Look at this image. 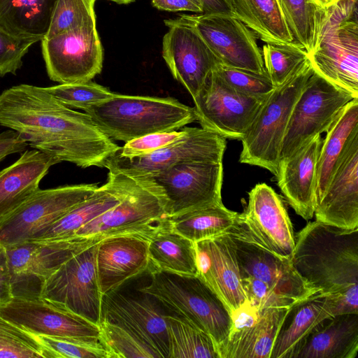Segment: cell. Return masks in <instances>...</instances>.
<instances>
[{
  "mask_svg": "<svg viewBox=\"0 0 358 358\" xmlns=\"http://www.w3.org/2000/svg\"><path fill=\"white\" fill-rule=\"evenodd\" d=\"M0 124L32 149L83 169L104 167L120 149L87 114L66 107L43 87L20 84L3 90Z\"/></svg>",
  "mask_w": 358,
  "mask_h": 358,
  "instance_id": "1",
  "label": "cell"
},
{
  "mask_svg": "<svg viewBox=\"0 0 358 358\" xmlns=\"http://www.w3.org/2000/svg\"><path fill=\"white\" fill-rule=\"evenodd\" d=\"M291 261L307 283L328 295L333 315L358 313V227L310 222L297 234Z\"/></svg>",
  "mask_w": 358,
  "mask_h": 358,
  "instance_id": "2",
  "label": "cell"
},
{
  "mask_svg": "<svg viewBox=\"0 0 358 358\" xmlns=\"http://www.w3.org/2000/svg\"><path fill=\"white\" fill-rule=\"evenodd\" d=\"M110 139L125 143L172 131L197 120L194 108L173 98L116 94L83 110Z\"/></svg>",
  "mask_w": 358,
  "mask_h": 358,
  "instance_id": "3",
  "label": "cell"
},
{
  "mask_svg": "<svg viewBox=\"0 0 358 358\" xmlns=\"http://www.w3.org/2000/svg\"><path fill=\"white\" fill-rule=\"evenodd\" d=\"M150 282L138 289L206 332L220 358L232 331L231 311L199 275L149 269Z\"/></svg>",
  "mask_w": 358,
  "mask_h": 358,
  "instance_id": "4",
  "label": "cell"
},
{
  "mask_svg": "<svg viewBox=\"0 0 358 358\" xmlns=\"http://www.w3.org/2000/svg\"><path fill=\"white\" fill-rule=\"evenodd\" d=\"M308 58L315 72L358 97L357 0H336L325 9L317 45Z\"/></svg>",
  "mask_w": 358,
  "mask_h": 358,
  "instance_id": "5",
  "label": "cell"
},
{
  "mask_svg": "<svg viewBox=\"0 0 358 358\" xmlns=\"http://www.w3.org/2000/svg\"><path fill=\"white\" fill-rule=\"evenodd\" d=\"M313 72L309 62L268 96L241 140V163L259 166L277 175L293 107Z\"/></svg>",
  "mask_w": 358,
  "mask_h": 358,
  "instance_id": "6",
  "label": "cell"
},
{
  "mask_svg": "<svg viewBox=\"0 0 358 358\" xmlns=\"http://www.w3.org/2000/svg\"><path fill=\"white\" fill-rule=\"evenodd\" d=\"M169 218L165 197L152 185L134 179L118 204L80 227L75 236L103 239L126 234L150 240L170 229Z\"/></svg>",
  "mask_w": 358,
  "mask_h": 358,
  "instance_id": "7",
  "label": "cell"
},
{
  "mask_svg": "<svg viewBox=\"0 0 358 358\" xmlns=\"http://www.w3.org/2000/svg\"><path fill=\"white\" fill-rule=\"evenodd\" d=\"M102 239H32L5 247L13 298L38 299L45 280L64 262Z\"/></svg>",
  "mask_w": 358,
  "mask_h": 358,
  "instance_id": "8",
  "label": "cell"
},
{
  "mask_svg": "<svg viewBox=\"0 0 358 358\" xmlns=\"http://www.w3.org/2000/svg\"><path fill=\"white\" fill-rule=\"evenodd\" d=\"M136 180L152 185L165 197L169 217L222 203V162H182Z\"/></svg>",
  "mask_w": 358,
  "mask_h": 358,
  "instance_id": "9",
  "label": "cell"
},
{
  "mask_svg": "<svg viewBox=\"0 0 358 358\" xmlns=\"http://www.w3.org/2000/svg\"><path fill=\"white\" fill-rule=\"evenodd\" d=\"M231 240L240 276L258 280L287 299L292 305L320 290L297 273L291 259L280 257L262 245L239 217L227 231Z\"/></svg>",
  "mask_w": 358,
  "mask_h": 358,
  "instance_id": "10",
  "label": "cell"
},
{
  "mask_svg": "<svg viewBox=\"0 0 358 358\" xmlns=\"http://www.w3.org/2000/svg\"><path fill=\"white\" fill-rule=\"evenodd\" d=\"M98 187L97 183H92L38 189L0 219V244L7 247L34 239Z\"/></svg>",
  "mask_w": 358,
  "mask_h": 358,
  "instance_id": "11",
  "label": "cell"
},
{
  "mask_svg": "<svg viewBox=\"0 0 358 358\" xmlns=\"http://www.w3.org/2000/svg\"><path fill=\"white\" fill-rule=\"evenodd\" d=\"M355 97L314 71L297 99L282 141L280 160L330 127L341 110Z\"/></svg>",
  "mask_w": 358,
  "mask_h": 358,
  "instance_id": "12",
  "label": "cell"
},
{
  "mask_svg": "<svg viewBox=\"0 0 358 358\" xmlns=\"http://www.w3.org/2000/svg\"><path fill=\"white\" fill-rule=\"evenodd\" d=\"M99 243L64 262L45 280L41 294V298L98 325L103 297L96 271Z\"/></svg>",
  "mask_w": 358,
  "mask_h": 358,
  "instance_id": "13",
  "label": "cell"
},
{
  "mask_svg": "<svg viewBox=\"0 0 358 358\" xmlns=\"http://www.w3.org/2000/svg\"><path fill=\"white\" fill-rule=\"evenodd\" d=\"M41 41L51 80L59 84L83 83L101 73L103 50L96 21Z\"/></svg>",
  "mask_w": 358,
  "mask_h": 358,
  "instance_id": "14",
  "label": "cell"
},
{
  "mask_svg": "<svg viewBox=\"0 0 358 358\" xmlns=\"http://www.w3.org/2000/svg\"><path fill=\"white\" fill-rule=\"evenodd\" d=\"M185 133L177 141L148 155L127 158L117 152L105 163L113 173H121L134 179L159 173L175 164L192 161L222 162L227 139L213 131L185 127Z\"/></svg>",
  "mask_w": 358,
  "mask_h": 358,
  "instance_id": "15",
  "label": "cell"
},
{
  "mask_svg": "<svg viewBox=\"0 0 358 358\" xmlns=\"http://www.w3.org/2000/svg\"><path fill=\"white\" fill-rule=\"evenodd\" d=\"M266 98L251 96L233 90L213 70L193 99L196 121L202 128L226 139L241 141Z\"/></svg>",
  "mask_w": 358,
  "mask_h": 358,
  "instance_id": "16",
  "label": "cell"
},
{
  "mask_svg": "<svg viewBox=\"0 0 358 358\" xmlns=\"http://www.w3.org/2000/svg\"><path fill=\"white\" fill-rule=\"evenodd\" d=\"M204 40L218 62L267 75L257 36L231 14L180 15Z\"/></svg>",
  "mask_w": 358,
  "mask_h": 358,
  "instance_id": "17",
  "label": "cell"
},
{
  "mask_svg": "<svg viewBox=\"0 0 358 358\" xmlns=\"http://www.w3.org/2000/svg\"><path fill=\"white\" fill-rule=\"evenodd\" d=\"M169 27L162 41V57L173 78L194 99L209 79L218 61L204 40L180 17L166 20Z\"/></svg>",
  "mask_w": 358,
  "mask_h": 358,
  "instance_id": "18",
  "label": "cell"
},
{
  "mask_svg": "<svg viewBox=\"0 0 358 358\" xmlns=\"http://www.w3.org/2000/svg\"><path fill=\"white\" fill-rule=\"evenodd\" d=\"M0 316L34 336L99 340L98 324L41 297L13 298Z\"/></svg>",
  "mask_w": 358,
  "mask_h": 358,
  "instance_id": "19",
  "label": "cell"
},
{
  "mask_svg": "<svg viewBox=\"0 0 358 358\" xmlns=\"http://www.w3.org/2000/svg\"><path fill=\"white\" fill-rule=\"evenodd\" d=\"M240 219L251 234L275 255L291 259L295 248L292 222L281 196L266 183L248 192Z\"/></svg>",
  "mask_w": 358,
  "mask_h": 358,
  "instance_id": "20",
  "label": "cell"
},
{
  "mask_svg": "<svg viewBox=\"0 0 358 358\" xmlns=\"http://www.w3.org/2000/svg\"><path fill=\"white\" fill-rule=\"evenodd\" d=\"M314 215L315 220L328 225L358 227V130L349 138Z\"/></svg>",
  "mask_w": 358,
  "mask_h": 358,
  "instance_id": "21",
  "label": "cell"
},
{
  "mask_svg": "<svg viewBox=\"0 0 358 358\" xmlns=\"http://www.w3.org/2000/svg\"><path fill=\"white\" fill-rule=\"evenodd\" d=\"M141 294L134 296L115 290L103 295L101 318L121 325L160 357L167 358L169 345L165 314L159 310L151 296Z\"/></svg>",
  "mask_w": 358,
  "mask_h": 358,
  "instance_id": "22",
  "label": "cell"
},
{
  "mask_svg": "<svg viewBox=\"0 0 358 358\" xmlns=\"http://www.w3.org/2000/svg\"><path fill=\"white\" fill-rule=\"evenodd\" d=\"M194 244L198 275L222 299L233 315L247 301L227 232Z\"/></svg>",
  "mask_w": 358,
  "mask_h": 358,
  "instance_id": "23",
  "label": "cell"
},
{
  "mask_svg": "<svg viewBox=\"0 0 358 358\" xmlns=\"http://www.w3.org/2000/svg\"><path fill=\"white\" fill-rule=\"evenodd\" d=\"M149 241L125 234L109 236L99 243L96 271L102 296L149 269Z\"/></svg>",
  "mask_w": 358,
  "mask_h": 358,
  "instance_id": "24",
  "label": "cell"
},
{
  "mask_svg": "<svg viewBox=\"0 0 358 358\" xmlns=\"http://www.w3.org/2000/svg\"><path fill=\"white\" fill-rule=\"evenodd\" d=\"M321 135L281 159L275 176L277 185L288 203L304 220L314 215L317 170L322 145Z\"/></svg>",
  "mask_w": 358,
  "mask_h": 358,
  "instance_id": "25",
  "label": "cell"
},
{
  "mask_svg": "<svg viewBox=\"0 0 358 358\" xmlns=\"http://www.w3.org/2000/svg\"><path fill=\"white\" fill-rule=\"evenodd\" d=\"M134 179L121 173L108 171L106 182L41 232L34 239L67 238L99 215L118 204Z\"/></svg>",
  "mask_w": 358,
  "mask_h": 358,
  "instance_id": "26",
  "label": "cell"
},
{
  "mask_svg": "<svg viewBox=\"0 0 358 358\" xmlns=\"http://www.w3.org/2000/svg\"><path fill=\"white\" fill-rule=\"evenodd\" d=\"M331 316V301L321 291L292 304L280 325L270 358H295L308 336Z\"/></svg>",
  "mask_w": 358,
  "mask_h": 358,
  "instance_id": "27",
  "label": "cell"
},
{
  "mask_svg": "<svg viewBox=\"0 0 358 358\" xmlns=\"http://www.w3.org/2000/svg\"><path fill=\"white\" fill-rule=\"evenodd\" d=\"M58 161L39 150H26L19 159L0 171V219L39 188L41 180Z\"/></svg>",
  "mask_w": 358,
  "mask_h": 358,
  "instance_id": "28",
  "label": "cell"
},
{
  "mask_svg": "<svg viewBox=\"0 0 358 358\" xmlns=\"http://www.w3.org/2000/svg\"><path fill=\"white\" fill-rule=\"evenodd\" d=\"M358 313L329 317L308 336L295 358H356Z\"/></svg>",
  "mask_w": 358,
  "mask_h": 358,
  "instance_id": "29",
  "label": "cell"
},
{
  "mask_svg": "<svg viewBox=\"0 0 358 358\" xmlns=\"http://www.w3.org/2000/svg\"><path fill=\"white\" fill-rule=\"evenodd\" d=\"M287 308H267L259 310L252 324L231 331L220 358H270Z\"/></svg>",
  "mask_w": 358,
  "mask_h": 358,
  "instance_id": "30",
  "label": "cell"
},
{
  "mask_svg": "<svg viewBox=\"0 0 358 358\" xmlns=\"http://www.w3.org/2000/svg\"><path fill=\"white\" fill-rule=\"evenodd\" d=\"M230 13L262 41L272 43L294 42L278 0H224Z\"/></svg>",
  "mask_w": 358,
  "mask_h": 358,
  "instance_id": "31",
  "label": "cell"
},
{
  "mask_svg": "<svg viewBox=\"0 0 358 358\" xmlns=\"http://www.w3.org/2000/svg\"><path fill=\"white\" fill-rule=\"evenodd\" d=\"M57 0H0V27L21 38L43 40Z\"/></svg>",
  "mask_w": 358,
  "mask_h": 358,
  "instance_id": "32",
  "label": "cell"
},
{
  "mask_svg": "<svg viewBox=\"0 0 358 358\" xmlns=\"http://www.w3.org/2000/svg\"><path fill=\"white\" fill-rule=\"evenodd\" d=\"M357 130L358 98H354L341 110L322 141L317 162L316 202L326 191L349 138Z\"/></svg>",
  "mask_w": 358,
  "mask_h": 358,
  "instance_id": "33",
  "label": "cell"
},
{
  "mask_svg": "<svg viewBox=\"0 0 358 358\" xmlns=\"http://www.w3.org/2000/svg\"><path fill=\"white\" fill-rule=\"evenodd\" d=\"M148 253L149 269L198 275L194 243L170 229L159 232L149 241Z\"/></svg>",
  "mask_w": 358,
  "mask_h": 358,
  "instance_id": "34",
  "label": "cell"
},
{
  "mask_svg": "<svg viewBox=\"0 0 358 358\" xmlns=\"http://www.w3.org/2000/svg\"><path fill=\"white\" fill-rule=\"evenodd\" d=\"M238 214L222 202L171 216L169 228L196 243L226 232L236 222Z\"/></svg>",
  "mask_w": 358,
  "mask_h": 358,
  "instance_id": "35",
  "label": "cell"
},
{
  "mask_svg": "<svg viewBox=\"0 0 358 358\" xmlns=\"http://www.w3.org/2000/svg\"><path fill=\"white\" fill-rule=\"evenodd\" d=\"M167 358H220L211 337L204 331L176 315H166Z\"/></svg>",
  "mask_w": 358,
  "mask_h": 358,
  "instance_id": "36",
  "label": "cell"
},
{
  "mask_svg": "<svg viewBox=\"0 0 358 358\" xmlns=\"http://www.w3.org/2000/svg\"><path fill=\"white\" fill-rule=\"evenodd\" d=\"M294 42L308 55L315 48L325 10L314 0H278Z\"/></svg>",
  "mask_w": 358,
  "mask_h": 358,
  "instance_id": "37",
  "label": "cell"
},
{
  "mask_svg": "<svg viewBox=\"0 0 358 358\" xmlns=\"http://www.w3.org/2000/svg\"><path fill=\"white\" fill-rule=\"evenodd\" d=\"M262 53L265 70L274 87L282 85L310 62L308 52L294 42L266 43Z\"/></svg>",
  "mask_w": 358,
  "mask_h": 358,
  "instance_id": "38",
  "label": "cell"
},
{
  "mask_svg": "<svg viewBox=\"0 0 358 358\" xmlns=\"http://www.w3.org/2000/svg\"><path fill=\"white\" fill-rule=\"evenodd\" d=\"M99 328V340L108 358H160L135 334L117 323L101 318Z\"/></svg>",
  "mask_w": 358,
  "mask_h": 358,
  "instance_id": "39",
  "label": "cell"
},
{
  "mask_svg": "<svg viewBox=\"0 0 358 358\" xmlns=\"http://www.w3.org/2000/svg\"><path fill=\"white\" fill-rule=\"evenodd\" d=\"M0 357L52 358L34 336L0 316Z\"/></svg>",
  "mask_w": 358,
  "mask_h": 358,
  "instance_id": "40",
  "label": "cell"
},
{
  "mask_svg": "<svg viewBox=\"0 0 358 358\" xmlns=\"http://www.w3.org/2000/svg\"><path fill=\"white\" fill-rule=\"evenodd\" d=\"M96 0H57L45 38L51 37L96 21Z\"/></svg>",
  "mask_w": 358,
  "mask_h": 358,
  "instance_id": "41",
  "label": "cell"
},
{
  "mask_svg": "<svg viewBox=\"0 0 358 358\" xmlns=\"http://www.w3.org/2000/svg\"><path fill=\"white\" fill-rule=\"evenodd\" d=\"M43 87L66 107L83 110L91 105L105 101L115 94L105 87L91 80Z\"/></svg>",
  "mask_w": 358,
  "mask_h": 358,
  "instance_id": "42",
  "label": "cell"
},
{
  "mask_svg": "<svg viewBox=\"0 0 358 358\" xmlns=\"http://www.w3.org/2000/svg\"><path fill=\"white\" fill-rule=\"evenodd\" d=\"M214 71L229 87L245 95L266 98L275 89L268 75L227 66L219 62Z\"/></svg>",
  "mask_w": 358,
  "mask_h": 358,
  "instance_id": "43",
  "label": "cell"
},
{
  "mask_svg": "<svg viewBox=\"0 0 358 358\" xmlns=\"http://www.w3.org/2000/svg\"><path fill=\"white\" fill-rule=\"evenodd\" d=\"M36 336L43 346L50 352L52 358H108L98 339Z\"/></svg>",
  "mask_w": 358,
  "mask_h": 358,
  "instance_id": "44",
  "label": "cell"
},
{
  "mask_svg": "<svg viewBox=\"0 0 358 358\" xmlns=\"http://www.w3.org/2000/svg\"><path fill=\"white\" fill-rule=\"evenodd\" d=\"M36 40L21 38L0 27V77L16 74L22 66V59Z\"/></svg>",
  "mask_w": 358,
  "mask_h": 358,
  "instance_id": "45",
  "label": "cell"
},
{
  "mask_svg": "<svg viewBox=\"0 0 358 358\" xmlns=\"http://www.w3.org/2000/svg\"><path fill=\"white\" fill-rule=\"evenodd\" d=\"M185 127L180 131L149 134L125 143L117 153L127 158L148 155L177 141L185 134Z\"/></svg>",
  "mask_w": 358,
  "mask_h": 358,
  "instance_id": "46",
  "label": "cell"
},
{
  "mask_svg": "<svg viewBox=\"0 0 358 358\" xmlns=\"http://www.w3.org/2000/svg\"><path fill=\"white\" fill-rule=\"evenodd\" d=\"M28 144L15 131L9 129L0 134V162L7 156L22 153Z\"/></svg>",
  "mask_w": 358,
  "mask_h": 358,
  "instance_id": "47",
  "label": "cell"
},
{
  "mask_svg": "<svg viewBox=\"0 0 358 358\" xmlns=\"http://www.w3.org/2000/svg\"><path fill=\"white\" fill-rule=\"evenodd\" d=\"M13 299L10 268L6 248L0 244V306Z\"/></svg>",
  "mask_w": 358,
  "mask_h": 358,
  "instance_id": "48",
  "label": "cell"
},
{
  "mask_svg": "<svg viewBox=\"0 0 358 358\" xmlns=\"http://www.w3.org/2000/svg\"><path fill=\"white\" fill-rule=\"evenodd\" d=\"M152 3L157 9L166 11H190L198 14L203 13L198 0H152Z\"/></svg>",
  "mask_w": 358,
  "mask_h": 358,
  "instance_id": "49",
  "label": "cell"
},
{
  "mask_svg": "<svg viewBox=\"0 0 358 358\" xmlns=\"http://www.w3.org/2000/svg\"><path fill=\"white\" fill-rule=\"evenodd\" d=\"M202 14H231L224 0H198Z\"/></svg>",
  "mask_w": 358,
  "mask_h": 358,
  "instance_id": "50",
  "label": "cell"
},
{
  "mask_svg": "<svg viewBox=\"0 0 358 358\" xmlns=\"http://www.w3.org/2000/svg\"><path fill=\"white\" fill-rule=\"evenodd\" d=\"M316 4L322 9H326L327 7L334 3L336 0H314Z\"/></svg>",
  "mask_w": 358,
  "mask_h": 358,
  "instance_id": "51",
  "label": "cell"
},
{
  "mask_svg": "<svg viewBox=\"0 0 358 358\" xmlns=\"http://www.w3.org/2000/svg\"><path fill=\"white\" fill-rule=\"evenodd\" d=\"M108 1L115 2L117 4H128V3L135 1L136 0H108Z\"/></svg>",
  "mask_w": 358,
  "mask_h": 358,
  "instance_id": "52",
  "label": "cell"
}]
</instances>
